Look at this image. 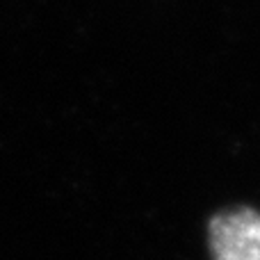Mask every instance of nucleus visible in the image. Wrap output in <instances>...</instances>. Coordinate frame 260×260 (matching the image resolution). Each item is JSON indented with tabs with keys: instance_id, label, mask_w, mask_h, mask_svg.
I'll return each instance as SVG.
<instances>
[{
	"instance_id": "nucleus-1",
	"label": "nucleus",
	"mask_w": 260,
	"mask_h": 260,
	"mask_svg": "<svg viewBox=\"0 0 260 260\" xmlns=\"http://www.w3.org/2000/svg\"><path fill=\"white\" fill-rule=\"evenodd\" d=\"M212 260H260V212L251 206L221 208L208 219Z\"/></svg>"
}]
</instances>
